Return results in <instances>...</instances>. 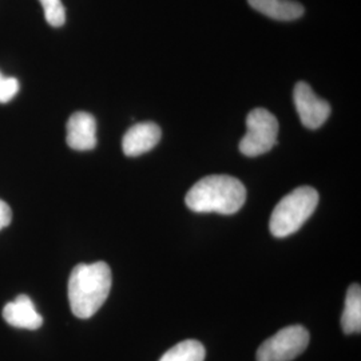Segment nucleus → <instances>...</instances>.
I'll return each mask as SVG.
<instances>
[{"label": "nucleus", "mask_w": 361, "mask_h": 361, "mask_svg": "<svg viewBox=\"0 0 361 361\" xmlns=\"http://www.w3.org/2000/svg\"><path fill=\"white\" fill-rule=\"evenodd\" d=\"M111 269L104 262L78 264L68 279V301L78 319H90L110 295Z\"/></svg>", "instance_id": "1"}, {"label": "nucleus", "mask_w": 361, "mask_h": 361, "mask_svg": "<svg viewBox=\"0 0 361 361\" xmlns=\"http://www.w3.org/2000/svg\"><path fill=\"white\" fill-rule=\"evenodd\" d=\"M246 189L232 176H207L198 180L185 197V202L195 213L234 214L244 207Z\"/></svg>", "instance_id": "2"}, {"label": "nucleus", "mask_w": 361, "mask_h": 361, "mask_svg": "<svg viewBox=\"0 0 361 361\" xmlns=\"http://www.w3.org/2000/svg\"><path fill=\"white\" fill-rule=\"evenodd\" d=\"M319 205V193L310 186H300L285 195L271 213V233L277 238H284L296 233Z\"/></svg>", "instance_id": "3"}, {"label": "nucleus", "mask_w": 361, "mask_h": 361, "mask_svg": "<svg viewBox=\"0 0 361 361\" xmlns=\"http://www.w3.org/2000/svg\"><path fill=\"white\" fill-rule=\"evenodd\" d=\"M279 121L265 109H255L246 116V134L240 142V152L257 157L271 152L277 143Z\"/></svg>", "instance_id": "4"}, {"label": "nucleus", "mask_w": 361, "mask_h": 361, "mask_svg": "<svg viewBox=\"0 0 361 361\" xmlns=\"http://www.w3.org/2000/svg\"><path fill=\"white\" fill-rule=\"evenodd\" d=\"M310 344V332L301 325L280 329L265 340L257 350V361H292Z\"/></svg>", "instance_id": "5"}, {"label": "nucleus", "mask_w": 361, "mask_h": 361, "mask_svg": "<svg viewBox=\"0 0 361 361\" xmlns=\"http://www.w3.org/2000/svg\"><path fill=\"white\" fill-rule=\"evenodd\" d=\"M293 98L301 123L310 130L322 128L331 114L329 104L319 98L305 82L297 83Z\"/></svg>", "instance_id": "6"}, {"label": "nucleus", "mask_w": 361, "mask_h": 361, "mask_svg": "<svg viewBox=\"0 0 361 361\" xmlns=\"http://www.w3.org/2000/svg\"><path fill=\"white\" fill-rule=\"evenodd\" d=\"M66 141L71 149L78 152L92 150L97 146L95 118L85 111L74 113L67 122Z\"/></svg>", "instance_id": "7"}, {"label": "nucleus", "mask_w": 361, "mask_h": 361, "mask_svg": "<svg viewBox=\"0 0 361 361\" xmlns=\"http://www.w3.org/2000/svg\"><path fill=\"white\" fill-rule=\"evenodd\" d=\"M162 131L154 122H142L131 126L122 141L123 153L128 157H138L154 149L159 142Z\"/></svg>", "instance_id": "8"}, {"label": "nucleus", "mask_w": 361, "mask_h": 361, "mask_svg": "<svg viewBox=\"0 0 361 361\" xmlns=\"http://www.w3.org/2000/svg\"><path fill=\"white\" fill-rule=\"evenodd\" d=\"M3 319L15 328L35 331L43 325V317L39 314L32 300L26 295L16 297L3 308Z\"/></svg>", "instance_id": "9"}, {"label": "nucleus", "mask_w": 361, "mask_h": 361, "mask_svg": "<svg viewBox=\"0 0 361 361\" xmlns=\"http://www.w3.org/2000/svg\"><path fill=\"white\" fill-rule=\"evenodd\" d=\"M252 8L274 20L290 22L302 16V4L293 0H247Z\"/></svg>", "instance_id": "10"}, {"label": "nucleus", "mask_w": 361, "mask_h": 361, "mask_svg": "<svg viewBox=\"0 0 361 361\" xmlns=\"http://www.w3.org/2000/svg\"><path fill=\"white\" fill-rule=\"evenodd\" d=\"M341 326L347 335L360 334L361 331V288L359 284L349 286L344 310L341 316Z\"/></svg>", "instance_id": "11"}, {"label": "nucleus", "mask_w": 361, "mask_h": 361, "mask_svg": "<svg viewBox=\"0 0 361 361\" xmlns=\"http://www.w3.org/2000/svg\"><path fill=\"white\" fill-rule=\"evenodd\" d=\"M207 350L197 340L180 341L159 359V361H204Z\"/></svg>", "instance_id": "12"}, {"label": "nucleus", "mask_w": 361, "mask_h": 361, "mask_svg": "<svg viewBox=\"0 0 361 361\" xmlns=\"http://www.w3.org/2000/svg\"><path fill=\"white\" fill-rule=\"evenodd\" d=\"M47 23L52 27H61L65 25L66 10L62 0H39Z\"/></svg>", "instance_id": "13"}, {"label": "nucleus", "mask_w": 361, "mask_h": 361, "mask_svg": "<svg viewBox=\"0 0 361 361\" xmlns=\"http://www.w3.org/2000/svg\"><path fill=\"white\" fill-rule=\"evenodd\" d=\"M19 91V82L16 78L6 77L0 71V104H7Z\"/></svg>", "instance_id": "14"}, {"label": "nucleus", "mask_w": 361, "mask_h": 361, "mask_svg": "<svg viewBox=\"0 0 361 361\" xmlns=\"http://www.w3.org/2000/svg\"><path fill=\"white\" fill-rule=\"evenodd\" d=\"M13 221V210L4 201L0 200V231L7 228Z\"/></svg>", "instance_id": "15"}]
</instances>
